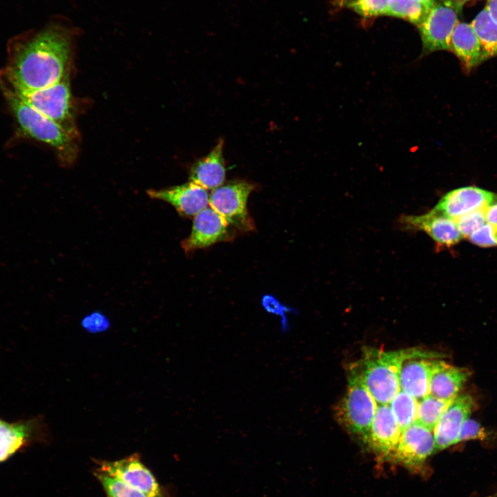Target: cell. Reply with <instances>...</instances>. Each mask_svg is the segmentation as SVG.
Returning a JSON list of instances; mask_svg holds the SVG:
<instances>
[{
	"instance_id": "d590c367",
	"label": "cell",
	"mask_w": 497,
	"mask_h": 497,
	"mask_svg": "<svg viewBox=\"0 0 497 497\" xmlns=\"http://www.w3.org/2000/svg\"><path fill=\"white\" fill-rule=\"evenodd\" d=\"M487 497H497V494L487 496Z\"/></svg>"
},
{
	"instance_id": "83f0119b",
	"label": "cell",
	"mask_w": 497,
	"mask_h": 497,
	"mask_svg": "<svg viewBox=\"0 0 497 497\" xmlns=\"http://www.w3.org/2000/svg\"><path fill=\"white\" fill-rule=\"evenodd\" d=\"M470 241L480 246L497 245V225L486 222L469 237Z\"/></svg>"
},
{
	"instance_id": "52a82bcc",
	"label": "cell",
	"mask_w": 497,
	"mask_h": 497,
	"mask_svg": "<svg viewBox=\"0 0 497 497\" xmlns=\"http://www.w3.org/2000/svg\"><path fill=\"white\" fill-rule=\"evenodd\" d=\"M461 10L452 0H436L418 29L422 56L438 50H451V37Z\"/></svg>"
},
{
	"instance_id": "2e32d148",
	"label": "cell",
	"mask_w": 497,
	"mask_h": 497,
	"mask_svg": "<svg viewBox=\"0 0 497 497\" xmlns=\"http://www.w3.org/2000/svg\"><path fill=\"white\" fill-rule=\"evenodd\" d=\"M494 196L493 193L478 187L458 188L446 193L433 209L456 219L476 210L485 209Z\"/></svg>"
},
{
	"instance_id": "7402d4cb",
	"label": "cell",
	"mask_w": 497,
	"mask_h": 497,
	"mask_svg": "<svg viewBox=\"0 0 497 497\" xmlns=\"http://www.w3.org/2000/svg\"><path fill=\"white\" fill-rule=\"evenodd\" d=\"M430 9L418 0H389L387 15L405 19L418 26Z\"/></svg>"
},
{
	"instance_id": "44dd1931",
	"label": "cell",
	"mask_w": 497,
	"mask_h": 497,
	"mask_svg": "<svg viewBox=\"0 0 497 497\" xmlns=\"http://www.w3.org/2000/svg\"><path fill=\"white\" fill-rule=\"evenodd\" d=\"M28 429L23 424L0 420V462L6 460L24 443Z\"/></svg>"
},
{
	"instance_id": "603a6c76",
	"label": "cell",
	"mask_w": 497,
	"mask_h": 497,
	"mask_svg": "<svg viewBox=\"0 0 497 497\" xmlns=\"http://www.w3.org/2000/svg\"><path fill=\"white\" fill-rule=\"evenodd\" d=\"M451 400H445L429 394L418 401L416 422L434 430L442 414Z\"/></svg>"
},
{
	"instance_id": "ba28073f",
	"label": "cell",
	"mask_w": 497,
	"mask_h": 497,
	"mask_svg": "<svg viewBox=\"0 0 497 497\" xmlns=\"http://www.w3.org/2000/svg\"><path fill=\"white\" fill-rule=\"evenodd\" d=\"M435 452L433 431L416 421L401 432L390 460L410 470H420Z\"/></svg>"
},
{
	"instance_id": "d4e9b609",
	"label": "cell",
	"mask_w": 497,
	"mask_h": 497,
	"mask_svg": "<svg viewBox=\"0 0 497 497\" xmlns=\"http://www.w3.org/2000/svg\"><path fill=\"white\" fill-rule=\"evenodd\" d=\"M106 497H148L121 480L99 469L94 473Z\"/></svg>"
},
{
	"instance_id": "9a60e30c",
	"label": "cell",
	"mask_w": 497,
	"mask_h": 497,
	"mask_svg": "<svg viewBox=\"0 0 497 497\" xmlns=\"http://www.w3.org/2000/svg\"><path fill=\"white\" fill-rule=\"evenodd\" d=\"M147 193L150 198L170 204L186 217L195 216L209 204L206 189L193 182L166 189H151Z\"/></svg>"
},
{
	"instance_id": "3957f363",
	"label": "cell",
	"mask_w": 497,
	"mask_h": 497,
	"mask_svg": "<svg viewBox=\"0 0 497 497\" xmlns=\"http://www.w3.org/2000/svg\"><path fill=\"white\" fill-rule=\"evenodd\" d=\"M407 349L384 351L366 347L353 365L378 405H389L400 390L399 373Z\"/></svg>"
},
{
	"instance_id": "4fadbf2b",
	"label": "cell",
	"mask_w": 497,
	"mask_h": 497,
	"mask_svg": "<svg viewBox=\"0 0 497 497\" xmlns=\"http://www.w3.org/2000/svg\"><path fill=\"white\" fill-rule=\"evenodd\" d=\"M401 432L389 405H378L366 444L378 458L390 460Z\"/></svg>"
},
{
	"instance_id": "836d02e7",
	"label": "cell",
	"mask_w": 497,
	"mask_h": 497,
	"mask_svg": "<svg viewBox=\"0 0 497 497\" xmlns=\"http://www.w3.org/2000/svg\"><path fill=\"white\" fill-rule=\"evenodd\" d=\"M457 7L462 10L463 6L469 1L471 0H452Z\"/></svg>"
},
{
	"instance_id": "1f68e13d",
	"label": "cell",
	"mask_w": 497,
	"mask_h": 497,
	"mask_svg": "<svg viewBox=\"0 0 497 497\" xmlns=\"http://www.w3.org/2000/svg\"><path fill=\"white\" fill-rule=\"evenodd\" d=\"M485 214L487 223L497 225V196H494L491 202L485 208Z\"/></svg>"
},
{
	"instance_id": "9c48e42d",
	"label": "cell",
	"mask_w": 497,
	"mask_h": 497,
	"mask_svg": "<svg viewBox=\"0 0 497 497\" xmlns=\"http://www.w3.org/2000/svg\"><path fill=\"white\" fill-rule=\"evenodd\" d=\"M438 354L421 349H407L402 360L400 388L419 401L429 394V382Z\"/></svg>"
},
{
	"instance_id": "484cf974",
	"label": "cell",
	"mask_w": 497,
	"mask_h": 497,
	"mask_svg": "<svg viewBox=\"0 0 497 497\" xmlns=\"http://www.w3.org/2000/svg\"><path fill=\"white\" fill-rule=\"evenodd\" d=\"M338 6L368 18L387 15L389 0H338Z\"/></svg>"
},
{
	"instance_id": "5bb4252c",
	"label": "cell",
	"mask_w": 497,
	"mask_h": 497,
	"mask_svg": "<svg viewBox=\"0 0 497 497\" xmlns=\"http://www.w3.org/2000/svg\"><path fill=\"white\" fill-rule=\"evenodd\" d=\"M400 223L405 229L423 231L438 244L447 247L457 244L462 237L454 219L435 209L420 215L402 216Z\"/></svg>"
},
{
	"instance_id": "7a4b0ae2",
	"label": "cell",
	"mask_w": 497,
	"mask_h": 497,
	"mask_svg": "<svg viewBox=\"0 0 497 497\" xmlns=\"http://www.w3.org/2000/svg\"><path fill=\"white\" fill-rule=\"evenodd\" d=\"M0 88L21 133L50 146L62 162H72L77 153V139L22 101L5 84L0 83Z\"/></svg>"
},
{
	"instance_id": "277c9868",
	"label": "cell",
	"mask_w": 497,
	"mask_h": 497,
	"mask_svg": "<svg viewBox=\"0 0 497 497\" xmlns=\"http://www.w3.org/2000/svg\"><path fill=\"white\" fill-rule=\"evenodd\" d=\"M0 83L11 89L22 101L52 119L74 138L77 132L72 111L68 72L57 83L47 88L23 90L14 87L0 71Z\"/></svg>"
},
{
	"instance_id": "7c38bea8",
	"label": "cell",
	"mask_w": 497,
	"mask_h": 497,
	"mask_svg": "<svg viewBox=\"0 0 497 497\" xmlns=\"http://www.w3.org/2000/svg\"><path fill=\"white\" fill-rule=\"evenodd\" d=\"M474 407V400L469 394H458L451 401L433 430L436 451L458 443L461 427Z\"/></svg>"
},
{
	"instance_id": "f1b7e54d",
	"label": "cell",
	"mask_w": 497,
	"mask_h": 497,
	"mask_svg": "<svg viewBox=\"0 0 497 497\" xmlns=\"http://www.w3.org/2000/svg\"><path fill=\"white\" fill-rule=\"evenodd\" d=\"M487 434L477 421L467 418L463 423L458 438V443L470 440H484Z\"/></svg>"
},
{
	"instance_id": "cb8c5ba5",
	"label": "cell",
	"mask_w": 497,
	"mask_h": 497,
	"mask_svg": "<svg viewBox=\"0 0 497 497\" xmlns=\"http://www.w3.org/2000/svg\"><path fill=\"white\" fill-rule=\"evenodd\" d=\"M417 405L416 399L401 389L389 403L401 431L416 422Z\"/></svg>"
},
{
	"instance_id": "4dcf8cb0",
	"label": "cell",
	"mask_w": 497,
	"mask_h": 497,
	"mask_svg": "<svg viewBox=\"0 0 497 497\" xmlns=\"http://www.w3.org/2000/svg\"><path fill=\"white\" fill-rule=\"evenodd\" d=\"M263 305L264 309L272 313H275L277 315H279L282 318V331H284L287 329L286 326V322L285 320V312L288 311V309L285 306H284L280 303L277 302V300L274 299V298L271 296H266L263 299Z\"/></svg>"
},
{
	"instance_id": "f546056e",
	"label": "cell",
	"mask_w": 497,
	"mask_h": 497,
	"mask_svg": "<svg viewBox=\"0 0 497 497\" xmlns=\"http://www.w3.org/2000/svg\"><path fill=\"white\" fill-rule=\"evenodd\" d=\"M81 325L88 332L97 333L106 331L110 327V321L104 314L93 312L82 320Z\"/></svg>"
},
{
	"instance_id": "6da1fadb",
	"label": "cell",
	"mask_w": 497,
	"mask_h": 497,
	"mask_svg": "<svg viewBox=\"0 0 497 497\" xmlns=\"http://www.w3.org/2000/svg\"><path fill=\"white\" fill-rule=\"evenodd\" d=\"M61 19L12 37L7 64L0 71L17 88L35 90L50 86L67 73L75 31Z\"/></svg>"
},
{
	"instance_id": "e0dca14e",
	"label": "cell",
	"mask_w": 497,
	"mask_h": 497,
	"mask_svg": "<svg viewBox=\"0 0 497 497\" xmlns=\"http://www.w3.org/2000/svg\"><path fill=\"white\" fill-rule=\"evenodd\" d=\"M469 376L467 369L436 359L429 379V394L452 400L458 395Z\"/></svg>"
},
{
	"instance_id": "8fae6325",
	"label": "cell",
	"mask_w": 497,
	"mask_h": 497,
	"mask_svg": "<svg viewBox=\"0 0 497 497\" xmlns=\"http://www.w3.org/2000/svg\"><path fill=\"white\" fill-rule=\"evenodd\" d=\"M227 222L211 206H207L195 215L192 231L182 242L186 253L198 248L211 246L231 237Z\"/></svg>"
},
{
	"instance_id": "4316f807",
	"label": "cell",
	"mask_w": 497,
	"mask_h": 497,
	"mask_svg": "<svg viewBox=\"0 0 497 497\" xmlns=\"http://www.w3.org/2000/svg\"><path fill=\"white\" fill-rule=\"evenodd\" d=\"M485 210H476L454 219L462 237H469L473 232L487 222Z\"/></svg>"
},
{
	"instance_id": "30bf717a",
	"label": "cell",
	"mask_w": 497,
	"mask_h": 497,
	"mask_svg": "<svg viewBox=\"0 0 497 497\" xmlns=\"http://www.w3.org/2000/svg\"><path fill=\"white\" fill-rule=\"evenodd\" d=\"M97 465V469L121 480L148 497H165L153 474L137 454L114 461H98Z\"/></svg>"
},
{
	"instance_id": "8992f818",
	"label": "cell",
	"mask_w": 497,
	"mask_h": 497,
	"mask_svg": "<svg viewBox=\"0 0 497 497\" xmlns=\"http://www.w3.org/2000/svg\"><path fill=\"white\" fill-rule=\"evenodd\" d=\"M254 185L244 181L231 182L214 189L209 196V206L228 224L241 231L255 228L247 209V201Z\"/></svg>"
},
{
	"instance_id": "d6986e66",
	"label": "cell",
	"mask_w": 497,
	"mask_h": 497,
	"mask_svg": "<svg viewBox=\"0 0 497 497\" xmlns=\"http://www.w3.org/2000/svg\"><path fill=\"white\" fill-rule=\"evenodd\" d=\"M451 50L469 70L485 60L479 37L471 23L458 22L451 37Z\"/></svg>"
},
{
	"instance_id": "ffe728a7",
	"label": "cell",
	"mask_w": 497,
	"mask_h": 497,
	"mask_svg": "<svg viewBox=\"0 0 497 497\" xmlns=\"http://www.w3.org/2000/svg\"><path fill=\"white\" fill-rule=\"evenodd\" d=\"M471 23L480 40L485 59L497 55V22L487 9L484 8Z\"/></svg>"
},
{
	"instance_id": "5b68a950",
	"label": "cell",
	"mask_w": 497,
	"mask_h": 497,
	"mask_svg": "<svg viewBox=\"0 0 497 497\" xmlns=\"http://www.w3.org/2000/svg\"><path fill=\"white\" fill-rule=\"evenodd\" d=\"M377 406L353 367L347 391L336 409L338 421L349 432L366 443Z\"/></svg>"
},
{
	"instance_id": "d6a6232c",
	"label": "cell",
	"mask_w": 497,
	"mask_h": 497,
	"mask_svg": "<svg viewBox=\"0 0 497 497\" xmlns=\"http://www.w3.org/2000/svg\"><path fill=\"white\" fill-rule=\"evenodd\" d=\"M485 8L491 17L497 22V0H487Z\"/></svg>"
},
{
	"instance_id": "e575fe53",
	"label": "cell",
	"mask_w": 497,
	"mask_h": 497,
	"mask_svg": "<svg viewBox=\"0 0 497 497\" xmlns=\"http://www.w3.org/2000/svg\"><path fill=\"white\" fill-rule=\"evenodd\" d=\"M422 3L427 5V6L431 8L433 4L436 3V0H418Z\"/></svg>"
},
{
	"instance_id": "ac0fdd59",
	"label": "cell",
	"mask_w": 497,
	"mask_h": 497,
	"mask_svg": "<svg viewBox=\"0 0 497 497\" xmlns=\"http://www.w3.org/2000/svg\"><path fill=\"white\" fill-rule=\"evenodd\" d=\"M224 141L220 139L213 150L197 161L191 168L189 176L193 182L205 189H215L224 184L226 167L223 157Z\"/></svg>"
}]
</instances>
